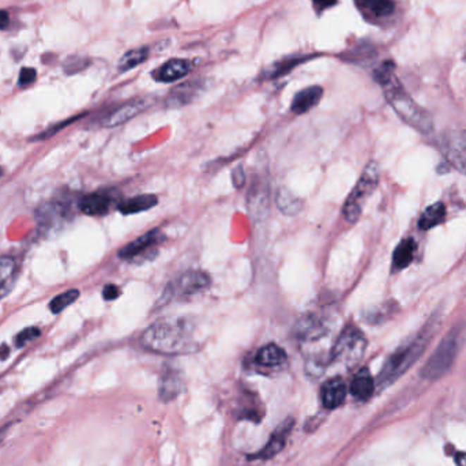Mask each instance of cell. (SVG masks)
I'll return each instance as SVG.
<instances>
[{
    "instance_id": "cell-1",
    "label": "cell",
    "mask_w": 466,
    "mask_h": 466,
    "mask_svg": "<svg viewBox=\"0 0 466 466\" xmlns=\"http://www.w3.org/2000/svg\"><path fill=\"white\" fill-rule=\"evenodd\" d=\"M142 344L161 355H187L200 349L195 329L185 318L162 319L150 324L143 333Z\"/></svg>"
},
{
    "instance_id": "cell-2",
    "label": "cell",
    "mask_w": 466,
    "mask_h": 466,
    "mask_svg": "<svg viewBox=\"0 0 466 466\" xmlns=\"http://www.w3.org/2000/svg\"><path fill=\"white\" fill-rule=\"evenodd\" d=\"M393 70L394 67L391 63H385V66L375 71V80L384 86L387 102L406 124L422 134L432 133V118L403 89L400 82L394 77Z\"/></svg>"
},
{
    "instance_id": "cell-3",
    "label": "cell",
    "mask_w": 466,
    "mask_h": 466,
    "mask_svg": "<svg viewBox=\"0 0 466 466\" xmlns=\"http://www.w3.org/2000/svg\"><path fill=\"white\" fill-rule=\"evenodd\" d=\"M438 324V319L432 318L428 321V324L419 331L417 336H415L413 340H410L407 344L400 346L387 360L382 368V371L378 375V379L375 386L379 388H385L387 386L394 384L403 374H405L406 369L413 364L424 352L427 345L429 343L435 329Z\"/></svg>"
},
{
    "instance_id": "cell-4",
    "label": "cell",
    "mask_w": 466,
    "mask_h": 466,
    "mask_svg": "<svg viewBox=\"0 0 466 466\" xmlns=\"http://www.w3.org/2000/svg\"><path fill=\"white\" fill-rule=\"evenodd\" d=\"M462 341H464V324H457L448 331V334L442 340V343L435 349L434 355L428 359L422 371V375L429 381H436L442 378L454 363L462 346Z\"/></svg>"
},
{
    "instance_id": "cell-5",
    "label": "cell",
    "mask_w": 466,
    "mask_h": 466,
    "mask_svg": "<svg viewBox=\"0 0 466 466\" xmlns=\"http://www.w3.org/2000/svg\"><path fill=\"white\" fill-rule=\"evenodd\" d=\"M379 183V168L376 162H369L365 166L359 182L356 183L344 204V217L348 223H355L362 216L365 201L371 197Z\"/></svg>"
},
{
    "instance_id": "cell-6",
    "label": "cell",
    "mask_w": 466,
    "mask_h": 466,
    "mask_svg": "<svg viewBox=\"0 0 466 466\" xmlns=\"http://www.w3.org/2000/svg\"><path fill=\"white\" fill-rule=\"evenodd\" d=\"M367 348L364 334L353 324H348L331 349V362L352 367L360 362Z\"/></svg>"
},
{
    "instance_id": "cell-7",
    "label": "cell",
    "mask_w": 466,
    "mask_h": 466,
    "mask_svg": "<svg viewBox=\"0 0 466 466\" xmlns=\"http://www.w3.org/2000/svg\"><path fill=\"white\" fill-rule=\"evenodd\" d=\"M210 277L201 270H188L166 288V293L164 298L168 299L175 296H194L202 293L210 286Z\"/></svg>"
},
{
    "instance_id": "cell-8",
    "label": "cell",
    "mask_w": 466,
    "mask_h": 466,
    "mask_svg": "<svg viewBox=\"0 0 466 466\" xmlns=\"http://www.w3.org/2000/svg\"><path fill=\"white\" fill-rule=\"evenodd\" d=\"M295 333L302 341H317L329 333V324L324 315L318 312H307L298 321Z\"/></svg>"
},
{
    "instance_id": "cell-9",
    "label": "cell",
    "mask_w": 466,
    "mask_h": 466,
    "mask_svg": "<svg viewBox=\"0 0 466 466\" xmlns=\"http://www.w3.org/2000/svg\"><path fill=\"white\" fill-rule=\"evenodd\" d=\"M164 240L161 232L159 229L149 231L147 233L138 238L137 240L127 244L119 251V258L127 261H135L138 258H143L146 254H152L153 248L157 247Z\"/></svg>"
},
{
    "instance_id": "cell-10",
    "label": "cell",
    "mask_w": 466,
    "mask_h": 466,
    "mask_svg": "<svg viewBox=\"0 0 466 466\" xmlns=\"http://www.w3.org/2000/svg\"><path fill=\"white\" fill-rule=\"evenodd\" d=\"M442 150L455 169L466 175V133H453L443 137Z\"/></svg>"
},
{
    "instance_id": "cell-11",
    "label": "cell",
    "mask_w": 466,
    "mask_h": 466,
    "mask_svg": "<svg viewBox=\"0 0 466 466\" xmlns=\"http://www.w3.org/2000/svg\"><path fill=\"white\" fill-rule=\"evenodd\" d=\"M248 209L257 220H262L270 209V187L264 179L257 178L248 192Z\"/></svg>"
},
{
    "instance_id": "cell-12",
    "label": "cell",
    "mask_w": 466,
    "mask_h": 466,
    "mask_svg": "<svg viewBox=\"0 0 466 466\" xmlns=\"http://www.w3.org/2000/svg\"><path fill=\"white\" fill-rule=\"evenodd\" d=\"M116 203V197L114 192H93L83 197L80 202V209L86 216H104L109 213L112 206Z\"/></svg>"
},
{
    "instance_id": "cell-13",
    "label": "cell",
    "mask_w": 466,
    "mask_h": 466,
    "mask_svg": "<svg viewBox=\"0 0 466 466\" xmlns=\"http://www.w3.org/2000/svg\"><path fill=\"white\" fill-rule=\"evenodd\" d=\"M293 424L295 422L292 419H286L284 420L278 428L273 432V435L270 436L269 442L266 443V446L258 451L254 458H259V460H269V458H273L276 454H278L283 448L285 447V443L292 432V428H293Z\"/></svg>"
},
{
    "instance_id": "cell-14",
    "label": "cell",
    "mask_w": 466,
    "mask_h": 466,
    "mask_svg": "<svg viewBox=\"0 0 466 466\" xmlns=\"http://www.w3.org/2000/svg\"><path fill=\"white\" fill-rule=\"evenodd\" d=\"M146 106H147V102L145 99L125 102L121 106H118L116 109H114L112 112H109V115H106L104 118L102 125L104 127L121 125L123 123L128 122L133 118H135L137 115H140L143 109H146Z\"/></svg>"
},
{
    "instance_id": "cell-15",
    "label": "cell",
    "mask_w": 466,
    "mask_h": 466,
    "mask_svg": "<svg viewBox=\"0 0 466 466\" xmlns=\"http://www.w3.org/2000/svg\"><path fill=\"white\" fill-rule=\"evenodd\" d=\"M192 61L187 59H171L165 61L161 67H159L153 73V78L159 82H175L179 81L183 77H185L192 70Z\"/></svg>"
},
{
    "instance_id": "cell-16",
    "label": "cell",
    "mask_w": 466,
    "mask_h": 466,
    "mask_svg": "<svg viewBox=\"0 0 466 466\" xmlns=\"http://www.w3.org/2000/svg\"><path fill=\"white\" fill-rule=\"evenodd\" d=\"M202 81H191L182 83L171 90L166 105L169 108H180L192 102L202 90Z\"/></svg>"
},
{
    "instance_id": "cell-17",
    "label": "cell",
    "mask_w": 466,
    "mask_h": 466,
    "mask_svg": "<svg viewBox=\"0 0 466 466\" xmlns=\"http://www.w3.org/2000/svg\"><path fill=\"white\" fill-rule=\"evenodd\" d=\"M324 89L321 86H309L300 90L290 105V109L296 115H303L305 112L315 108L322 100Z\"/></svg>"
},
{
    "instance_id": "cell-18",
    "label": "cell",
    "mask_w": 466,
    "mask_h": 466,
    "mask_svg": "<svg viewBox=\"0 0 466 466\" xmlns=\"http://www.w3.org/2000/svg\"><path fill=\"white\" fill-rule=\"evenodd\" d=\"M322 403L327 409H336L343 405L346 397V386L341 378H333L322 386Z\"/></svg>"
},
{
    "instance_id": "cell-19",
    "label": "cell",
    "mask_w": 466,
    "mask_h": 466,
    "mask_svg": "<svg viewBox=\"0 0 466 466\" xmlns=\"http://www.w3.org/2000/svg\"><path fill=\"white\" fill-rule=\"evenodd\" d=\"M183 387V378L180 372L175 368L168 367L161 375L160 381V396L164 401L175 398Z\"/></svg>"
},
{
    "instance_id": "cell-20",
    "label": "cell",
    "mask_w": 466,
    "mask_h": 466,
    "mask_svg": "<svg viewBox=\"0 0 466 466\" xmlns=\"http://www.w3.org/2000/svg\"><path fill=\"white\" fill-rule=\"evenodd\" d=\"M374 390H375V381L371 376L369 371L367 368L360 369L353 376L352 384H350V393H352V396L355 398L360 400V401H367L374 394Z\"/></svg>"
},
{
    "instance_id": "cell-21",
    "label": "cell",
    "mask_w": 466,
    "mask_h": 466,
    "mask_svg": "<svg viewBox=\"0 0 466 466\" xmlns=\"http://www.w3.org/2000/svg\"><path fill=\"white\" fill-rule=\"evenodd\" d=\"M157 203H159V198L156 195L143 194V195L130 198L127 201H123L118 204V209L124 216H131V214L146 211V210L154 207Z\"/></svg>"
},
{
    "instance_id": "cell-22",
    "label": "cell",
    "mask_w": 466,
    "mask_h": 466,
    "mask_svg": "<svg viewBox=\"0 0 466 466\" xmlns=\"http://www.w3.org/2000/svg\"><path fill=\"white\" fill-rule=\"evenodd\" d=\"M257 364L262 367H280L286 362V353L281 346L276 344H269L262 346L255 356Z\"/></svg>"
},
{
    "instance_id": "cell-23",
    "label": "cell",
    "mask_w": 466,
    "mask_h": 466,
    "mask_svg": "<svg viewBox=\"0 0 466 466\" xmlns=\"http://www.w3.org/2000/svg\"><path fill=\"white\" fill-rule=\"evenodd\" d=\"M417 250V244L407 238L401 240L400 244L397 245V248L394 250V255H393V270L398 271V270H404L409 264H412L415 254Z\"/></svg>"
},
{
    "instance_id": "cell-24",
    "label": "cell",
    "mask_w": 466,
    "mask_h": 466,
    "mask_svg": "<svg viewBox=\"0 0 466 466\" xmlns=\"http://www.w3.org/2000/svg\"><path fill=\"white\" fill-rule=\"evenodd\" d=\"M276 201H277L278 209L288 216H296L303 209V201L286 188H280L277 191Z\"/></svg>"
},
{
    "instance_id": "cell-25",
    "label": "cell",
    "mask_w": 466,
    "mask_h": 466,
    "mask_svg": "<svg viewBox=\"0 0 466 466\" xmlns=\"http://www.w3.org/2000/svg\"><path fill=\"white\" fill-rule=\"evenodd\" d=\"M16 281V262L8 257L0 258V300L11 290Z\"/></svg>"
},
{
    "instance_id": "cell-26",
    "label": "cell",
    "mask_w": 466,
    "mask_h": 466,
    "mask_svg": "<svg viewBox=\"0 0 466 466\" xmlns=\"http://www.w3.org/2000/svg\"><path fill=\"white\" fill-rule=\"evenodd\" d=\"M446 217V209L443 203L438 202L427 207L419 220V228L422 231H428L442 223Z\"/></svg>"
},
{
    "instance_id": "cell-27",
    "label": "cell",
    "mask_w": 466,
    "mask_h": 466,
    "mask_svg": "<svg viewBox=\"0 0 466 466\" xmlns=\"http://www.w3.org/2000/svg\"><path fill=\"white\" fill-rule=\"evenodd\" d=\"M362 8L376 17H386L394 11V3L391 0H357Z\"/></svg>"
},
{
    "instance_id": "cell-28",
    "label": "cell",
    "mask_w": 466,
    "mask_h": 466,
    "mask_svg": "<svg viewBox=\"0 0 466 466\" xmlns=\"http://www.w3.org/2000/svg\"><path fill=\"white\" fill-rule=\"evenodd\" d=\"M147 56H149L147 48L133 49V51L127 52L119 61V70L121 71H128V70L140 66L141 63L147 59Z\"/></svg>"
},
{
    "instance_id": "cell-29",
    "label": "cell",
    "mask_w": 466,
    "mask_h": 466,
    "mask_svg": "<svg viewBox=\"0 0 466 466\" xmlns=\"http://www.w3.org/2000/svg\"><path fill=\"white\" fill-rule=\"evenodd\" d=\"M308 58H295V59H285L284 61H278L276 64H273L266 73L264 77L266 78H276V77H281L286 73H289L292 68H295L296 66H299L302 61H307Z\"/></svg>"
},
{
    "instance_id": "cell-30",
    "label": "cell",
    "mask_w": 466,
    "mask_h": 466,
    "mask_svg": "<svg viewBox=\"0 0 466 466\" xmlns=\"http://www.w3.org/2000/svg\"><path fill=\"white\" fill-rule=\"evenodd\" d=\"M78 298H80V292L77 289L67 290V292L61 293L59 296H56L49 303V309H51L52 314H59L64 308H67L68 305H71L74 302H77Z\"/></svg>"
},
{
    "instance_id": "cell-31",
    "label": "cell",
    "mask_w": 466,
    "mask_h": 466,
    "mask_svg": "<svg viewBox=\"0 0 466 466\" xmlns=\"http://www.w3.org/2000/svg\"><path fill=\"white\" fill-rule=\"evenodd\" d=\"M40 334V329H37V327H27V329L22 330L20 334L16 337V345H17L18 348H22V346H25V345L32 343L33 340L39 338Z\"/></svg>"
},
{
    "instance_id": "cell-32",
    "label": "cell",
    "mask_w": 466,
    "mask_h": 466,
    "mask_svg": "<svg viewBox=\"0 0 466 466\" xmlns=\"http://www.w3.org/2000/svg\"><path fill=\"white\" fill-rule=\"evenodd\" d=\"M36 70L35 68H22L20 73V80H18V83L20 86H27L30 83L36 81Z\"/></svg>"
},
{
    "instance_id": "cell-33",
    "label": "cell",
    "mask_w": 466,
    "mask_h": 466,
    "mask_svg": "<svg viewBox=\"0 0 466 466\" xmlns=\"http://www.w3.org/2000/svg\"><path fill=\"white\" fill-rule=\"evenodd\" d=\"M121 295V290L116 285H106L102 290V296L105 300H115Z\"/></svg>"
},
{
    "instance_id": "cell-34",
    "label": "cell",
    "mask_w": 466,
    "mask_h": 466,
    "mask_svg": "<svg viewBox=\"0 0 466 466\" xmlns=\"http://www.w3.org/2000/svg\"><path fill=\"white\" fill-rule=\"evenodd\" d=\"M232 178H233V184H235L236 188H242V187H243L244 182H245V175H244L242 166H238V168L233 171Z\"/></svg>"
},
{
    "instance_id": "cell-35",
    "label": "cell",
    "mask_w": 466,
    "mask_h": 466,
    "mask_svg": "<svg viewBox=\"0 0 466 466\" xmlns=\"http://www.w3.org/2000/svg\"><path fill=\"white\" fill-rule=\"evenodd\" d=\"M312 3L318 10H326L331 6H334L337 3V0H312Z\"/></svg>"
},
{
    "instance_id": "cell-36",
    "label": "cell",
    "mask_w": 466,
    "mask_h": 466,
    "mask_svg": "<svg viewBox=\"0 0 466 466\" xmlns=\"http://www.w3.org/2000/svg\"><path fill=\"white\" fill-rule=\"evenodd\" d=\"M10 23V17L6 11H1L0 10V29H6Z\"/></svg>"
},
{
    "instance_id": "cell-37",
    "label": "cell",
    "mask_w": 466,
    "mask_h": 466,
    "mask_svg": "<svg viewBox=\"0 0 466 466\" xmlns=\"http://www.w3.org/2000/svg\"><path fill=\"white\" fill-rule=\"evenodd\" d=\"M455 464L457 466H466V453H458L455 454Z\"/></svg>"
},
{
    "instance_id": "cell-38",
    "label": "cell",
    "mask_w": 466,
    "mask_h": 466,
    "mask_svg": "<svg viewBox=\"0 0 466 466\" xmlns=\"http://www.w3.org/2000/svg\"><path fill=\"white\" fill-rule=\"evenodd\" d=\"M8 355H10V349L7 348V345H3V346L0 348V359H1V360H6V359L8 357Z\"/></svg>"
},
{
    "instance_id": "cell-39",
    "label": "cell",
    "mask_w": 466,
    "mask_h": 466,
    "mask_svg": "<svg viewBox=\"0 0 466 466\" xmlns=\"http://www.w3.org/2000/svg\"><path fill=\"white\" fill-rule=\"evenodd\" d=\"M6 428H7V427H4V428H3L1 431H0V441H1V438H3V434H4V431H6Z\"/></svg>"
},
{
    "instance_id": "cell-40",
    "label": "cell",
    "mask_w": 466,
    "mask_h": 466,
    "mask_svg": "<svg viewBox=\"0 0 466 466\" xmlns=\"http://www.w3.org/2000/svg\"><path fill=\"white\" fill-rule=\"evenodd\" d=\"M1 175H3V171H1V168H0V176H1Z\"/></svg>"
}]
</instances>
